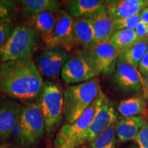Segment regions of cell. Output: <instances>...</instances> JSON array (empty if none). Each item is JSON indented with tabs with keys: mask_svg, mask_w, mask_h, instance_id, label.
I'll return each mask as SVG.
<instances>
[{
	"mask_svg": "<svg viewBox=\"0 0 148 148\" xmlns=\"http://www.w3.org/2000/svg\"><path fill=\"white\" fill-rule=\"evenodd\" d=\"M143 93L145 99H148V75L143 77Z\"/></svg>",
	"mask_w": 148,
	"mask_h": 148,
	"instance_id": "4dcf8cb0",
	"label": "cell"
},
{
	"mask_svg": "<svg viewBox=\"0 0 148 148\" xmlns=\"http://www.w3.org/2000/svg\"><path fill=\"white\" fill-rule=\"evenodd\" d=\"M146 121L145 116L123 117L116 123V137L120 143H127L135 139Z\"/></svg>",
	"mask_w": 148,
	"mask_h": 148,
	"instance_id": "9a60e30c",
	"label": "cell"
},
{
	"mask_svg": "<svg viewBox=\"0 0 148 148\" xmlns=\"http://www.w3.org/2000/svg\"><path fill=\"white\" fill-rule=\"evenodd\" d=\"M118 113L112 102L107 99L98 110L91 124L78 141V146L92 141L101 133L117 122Z\"/></svg>",
	"mask_w": 148,
	"mask_h": 148,
	"instance_id": "30bf717a",
	"label": "cell"
},
{
	"mask_svg": "<svg viewBox=\"0 0 148 148\" xmlns=\"http://www.w3.org/2000/svg\"><path fill=\"white\" fill-rule=\"evenodd\" d=\"M141 39L133 29H121L114 33L109 42L119 51L123 54Z\"/></svg>",
	"mask_w": 148,
	"mask_h": 148,
	"instance_id": "7402d4cb",
	"label": "cell"
},
{
	"mask_svg": "<svg viewBox=\"0 0 148 148\" xmlns=\"http://www.w3.org/2000/svg\"><path fill=\"white\" fill-rule=\"evenodd\" d=\"M140 21V14L135 15L129 18H123V19L115 20L114 21V25L115 31L121 29H133L134 30L137 24Z\"/></svg>",
	"mask_w": 148,
	"mask_h": 148,
	"instance_id": "484cf974",
	"label": "cell"
},
{
	"mask_svg": "<svg viewBox=\"0 0 148 148\" xmlns=\"http://www.w3.org/2000/svg\"><path fill=\"white\" fill-rule=\"evenodd\" d=\"M101 89L98 77L68 86L64 91L63 112L66 123H73L91 104Z\"/></svg>",
	"mask_w": 148,
	"mask_h": 148,
	"instance_id": "7a4b0ae2",
	"label": "cell"
},
{
	"mask_svg": "<svg viewBox=\"0 0 148 148\" xmlns=\"http://www.w3.org/2000/svg\"><path fill=\"white\" fill-rule=\"evenodd\" d=\"M77 147L75 146V143H66L64 144V145L62 146V147H61L60 148H76Z\"/></svg>",
	"mask_w": 148,
	"mask_h": 148,
	"instance_id": "d6a6232c",
	"label": "cell"
},
{
	"mask_svg": "<svg viewBox=\"0 0 148 148\" xmlns=\"http://www.w3.org/2000/svg\"><path fill=\"white\" fill-rule=\"evenodd\" d=\"M97 75L89 61L80 51L70 57L61 71L62 79L69 84L87 82Z\"/></svg>",
	"mask_w": 148,
	"mask_h": 148,
	"instance_id": "ba28073f",
	"label": "cell"
},
{
	"mask_svg": "<svg viewBox=\"0 0 148 148\" xmlns=\"http://www.w3.org/2000/svg\"><path fill=\"white\" fill-rule=\"evenodd\" d=\"M130 148H134V147H130Z\"/></svg>",
	"mask_w": 148,
	"mask_h": 148,
	"instance_id": "74e56055",
	"label": "cell"
},
{
	"mask_svg": "<svg viewBox=\"0 0 148 148\" xmlns=\"http://www.w3.org/2000/svg\"><path fill=\"white\" fill-rule=\"evenodd\" d=\"M88 59L93 69L99 75L113 74L120 56L119 51L109 41L95 43L88 48L80 50Z\"/></svg>",
	"mask_w": 148,
	"mask_h": 148,
	"instance_id": "52a82bcc",
	"label": "cell"
},
{
	"mask_svg": "<svg viewBox=\"0 0 148 148\" xmlns=\"http://www.w3.org/2000/svg\"><path fill=\"white\" fill-rule=\"evenodd\" d=\"M75 19L65 10L58 13L57 22L50 40L45 44L47 48L62 46L68 50L74 44Z\"/></svg>",
	"mask_w": 148,
	"mask_h": 148,
	"instance_id": "4fadbf2b",
	"label": "cell"
},
{
	"mask_svg": "<svg viewBox=\"0 0 148 148\" xmlns=\"http://www.w3.org/2000/svg\"><path fill=\"white\" fill-rule=\"evenodd\" d=\"M0 148H8V147H2V146H0Z\"/></svg>",
	"mask_w": 148,
	"mask_h": 148,
	"instance_id": "8d00e7d4",
	"label": "cell"
},
{
	"mask_svg": "<svg viewBox=\"0 0 148 148\" xmlns=\"http://www.w3.org/2000/svg\"><path fill=\"white\" fill-rule=\"evenodd\" d=\"M69 56V50L62 46L47 48L38 53L36 64L40 74L55 78L61 73Z\"/></svg>",
	"mask_w": 148,
	"mask_h": 148,
	"instance_id": "9c48e42d",
	"label": "cell"
},
{
	"mask_svg": "<svg viewBox=\"0 0 148 148\" xmlns=\"http://www.w3.org/2000/svg\"><path fill=\"white\" fill-rule=\"evenodd\" d=\"M135 142L138 148H148V121L146 120L137 136L135 138Z\"/></svg>",
	"mask_w": 148,
	"mask_h": 148,
	"instance_id": "4316f807",
	"label": "cell"
},
{
	"mask_svg": "<svg viewBox=\"0 0 148 148\" xmlns=\"http://www.w3.org/2000/svg\"><path fill=\"white\" fill-rule=\"evenodd\" d=\"M147 1L148 3V0H147ZM140 21L148 24V5L140 13Z\"/></svg>",
	"mask_w": 148,
	"mask_h": 148,
	"instance_id": "1f68e13d",
	"label": "cell"
},
{
	"mask_svg": "<svg viewBox=\"0 0 148 148\" xmlns=\"http://www.w3.org/2000/svg\"><path fill=\"white\" fill-rule=\"evenodd\" d=\"M43 85L41 74L32 58L7 61L0 66V90L10 98L34 100Z\"/></svg>",
	"mask_w": 148,
	"mask_h": 148,
	"instance_id": "6da1fadb",
	"label": "cell"
},
{
	"mask_svg": "<svg viewBox=\"0 0 148 148\" xmlns=\"http://www.w3.org/2000/svg\"><path fill=\"white\" fill-rule=\"evenodd\" d=\"M15 26L13 23H10L0 26V47H1L13 32Z\"/></svg>",
	"mask_w": 148,
	"mask_h": 148,
	"instance_id": "83f0119b",
	"label": "cell"
},
{
	"mask_svg": "<svg viewBox=\"0 0 148 148\" xmlns=\"http://www.w3.org/2000/svg\"><path fill=\"white\" fill-rule=\"evenodd\" d=\"M22 106L10 99H0V143L8 141L17 126Z\"/></svg>",
	"mask_w": 148,
	"mask_h": 148,
	"instance_id": "7c38bea8",
	"label": "cell"
},
{
	"mask_svg": "<svg viewBox=\"0 0 148 148\" xmlns=\"http://www.w3.org/2000/svg\"><path fill=\"white\" fill-rule=\"evenodd\" d=\"M90 18L95 32V43L109 41L116 31L113 19L109 15L106 9H103Z\"/></svg>",
	"mask_w": 148,
	"mask_h": 148,
	"instance_id": "ac0fdd59",
	"label": "cell"
},
{
	"mask_svg": "<svg viewBox=\"0 0 148 148\" xmlns=\"http://www.w3.org/2000/svg\"><path fill=\"white\" fill-rule=\"evenodd\" d=\"M63 96L64 92L59 85L51 81L44 82L37 104L43 116L47 134L53 132L62 121L64 116Z\"/></svg>",
	"mask_w": 148,
	"mask_h": 148,
	"instance_id": "277c9868",
	"label": "cell"
},
{
	"mask_svg": "<svg viewBox=\"0 0 148 148\" xmlns=\"http://www.w3.org/2000/svg\"><path fill=\"white\" fill-rule=\"evenodd\" d=\"M112 80L123 91L143 92V77L139 71L119 58Z\"/></svg>",
	"mask_w": 148,
	"mask_h": 148,
	"instance_id": "8fae6325",
	"label": "cell"
},
{
	"mask_svg": "<svg viewBox=\"0 0 148 148\" xmlns=\"http://www.w3.org/2000/svg\"><path fill=\"white\" fill-rule=\"evenodd\" d=\"M12 21H13V19H2V20H0V26H1V25H5V24L12 23Z\"/></svg>",
	"mask_w": 148,
	"mask_h": 148,
	"instance_id": "836d02e7",
	"label": "cell"
},
{
	"mask_svg": "<svg viewBox=\"0 0 148 148\" xmlns=\"http://www.w3.org/2000/svg\"><path fill=\"white\" fill-rule=\"evenodd\" d=\"M39 41V36L27 23L14 27L13 32L0 47L2 62L32 58Z\"/></svg>",
	"mask_w": 148,
	"mask_h": 148,
	"instance_id": "3957f363",
	"label": "cell"
},
{
	"mask_svg": "<svg viewBox=\"0 0 148 148\" xmlns=\"http://www.w3.org/2000/svg\"><path fill=\"white\" fill-rule=\"evenodd\" d=\"M138 69L143 77L147 76L148 75V50L140 60Z\"/></svg>",
	"mask_w": 148,
	"mask_h": 148,
	"instance_id": "f546056e",
	"label": "cell"
},
{
	"mask_svg": "<svg viewBox=\"0 0 148 148\" xmlns=\"http://www.w3.org/2000/svg\"><path fill=\"white\" fill-rule=\"evenodd\" d=\"M23 14L26 17L43 12L58 13L60 11V4L55 0H22L19 1Z\"/></svg>",
	"mask_w": 148,
	"mask_h": 148,
	"instance_id": "ffe728a7",
	"label": "cell"
},
{
	"mask_svg": "<svg viewBox=\"0 0 148 148\" xmlns=\"http://www.w3.org/2000/svg\"><path fill=\"white\" fill-rule=\"evenodd\" d=\"M78 148H90L89 147H88V146H85V145H83V146H81V147H79Z\"/></svg>",
	"mask_w": 148,
	"mask_h": 148,
	"instance_id": "e575fe53",
	"label": "cell"
},
{
	"mask_svg": "<svg viewBox=\"0 0 148 148\" xmlns=\"http://www.w3.org/2000/svg\"><path fill=\"white\" fill-rule=\"evenodd\" d=\"M105 1L101 0H73L66 4L69 14L73 18H91L106 8Z\"/></svg>",
	"mask_w": 148,
	"mask_h": 148,
	"instance_id": "2e32d148",
	"label": "cell"
},
{
	"mask_svg": "<svg viewBox=\"0 0 148 148\" xmlns=\"http://www.w3.org/2000/svg\"><path fill=\"white\" fill-rule=\"evenodd\" d=\"M107 99L108 97L101 89L95 100L76 121L71 124L66 123L62 125L56 136L54 147L60 148L68 143H73L78 147L79 140L89 127L98 110Z\"/></svg>",
	"mask_w": 148,
	"mask_h": 148,
	"instance_id": "8992f818",
	"label": "cell"
},
{
	"mask_svg": "<svg viewBox=\"0 0 148 148\" xmlns=\"http://www.w3.org/2000/svg\"><path fill=\"white\" fill-rule=\"evenodd\" d=\"M2 59H1V56H0V66H1V64H2Z\"/></svg>",
	"mask_w": 148,
	"mask_h": 148,
	"instance_id": "d590c367",
	"label": "cell"
},
{
	"mask_svg": "<svg viewBox=\"0 0 148 148\" xmlns=\"http://www.w3.org/2000/svg\"><path fill=\"white\" fill-rule=\"evenodd\" d=\"M148 50V38L140 39L136 45L122 54L120 58L138 69V64Z\"/></svg>",
	"mask_w": 148,
	"mask_h": 148,
	"instance_id": "603a6c76",
	"label": "cell"
},
{
	"mask_svg": "<svg viewBox=\"0 0 148 148\" xmlns=\"http://www.w3.org/2000/svg\"><path fill=\"white\" fill-rule=\"evenodd\" d=\"M95 43L92 21L90 18H80L74 22V44L82 49L91 47Z\"/></svg>",
	"mask_w": 148,
	"mask_h": 148,
	"instance_id": "d6986e66",
	"label": "cell"
},
{
	"mask_svg": "<svg viewBox=\"0 0 148 148\" xmlns=\"http://www.w3.org/2000/svg\"><path fill=\"white\" fill-rule=\"evenodd\" d=\"M118 112L123 117L147 115L146 99L143 95H137L123 99L117 106Z\"/></svg>",
	"mask_w": 148,
	"mask_h": 148,
	"instance_id": "44dd1931",
	"label": "cell"
},
{
	"mask_svg": "<svg viewBox=\"0 0 148 148\" xmlns=\"http://www.w3.org/2000/svg\"><path fill=\"white\" fill-rule=\"evenodd\" d=\"M147 5V0H110L105 1L107 12L113 21L140 14Z\"/></svg>",
	"mask_w": 148,
	"mask_h": 148,
	"instance_id": "5bb4252c",
	"label": "cell"
},
{
	"mask_svg": "<svg viewBox=\"0 0 148 148\" xmlns=\"http://www.w3.org/2000/svg\"><path fill=\"white\" fill-rule=\"evenodd\" d=\"M17 10L16 1L12 0H0V20L13 19Z\"/></svg>",
	"mask_w": 148,
	"mask_h": 148,
	"instance_id": "d4e9b609",
	"label": "cell"
},
{
	"mask_svg": "<svg viewBox=\"0 0 148 148\" xmlns=\"http://www.w3.org/2000/svg\"><path fill=\"white\" fill-rule=\"evenodd\" d=\"M135 32L141 39L148 38V24L140 21L137 24L134 29Z\"/></svg>",
	"mask_w": 148,
	"mask_h": 148,
	"instance_id": "f1b7e54d",
	"label": "cell"
},
{
	"mask_svg": "<svg viewBox=\"0 0 148 148\" xmlns=\"http://www.w3.org/2000/svg\"><path fill=\"white\" fill-rule=\"evenodd\" d=\"M116 123L106 130L90 143V148H116Z\"/></svg>",
	"mask_w": 148,
	"mask_h": 148,
	"instance_id": "cb8c5ba5",
	"label": "cell"
},
{
	"mask_svg": "<svg viewBox=\"0 0 148 148\" xmlns=\"http://www.w3.org/2000/svg\"><path fill=\"white\" fill-rule=\"evenodd\" d=\"M16 127V140L22 147L30 148L39 143L45 129L43 116L37 103L22 106Z\"/></svg>",
	"mask_w": 148,
	"mask_h": 148,
	"instance_id": "5b68a950",
	"label": "cell"
},
{
	"mask_svg": "<svg viewBox=\"0 0 148 148\" xmlns=\"http://www.w3.org/2000/svg\"><path fill=\"white\" fill-rule=\"evenodd\" d=\"M58 13L47 12L29 18L28 24L38 36L41 37L44 43H47L52 36L57 22Z\"/></svg>",
	"mask_w": 148,
	"mask_h": 148,
	"instance_id": "e0dca14e",
	"label": "cell"
}]
</instances>
